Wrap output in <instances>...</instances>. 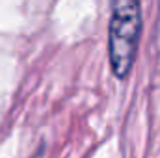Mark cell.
<instances>
[{
	"label": "cell",
	"mask_w": 160,
	"mask_h": 158,
	"mask_svg": "<svg viewBox=\"0 0 160 158\" xmlns=\"http://www.w3.org/2000/svg\"><path fill=\"white\" fill-rule=\"evenodd\" d=\"M108 58L114 77L125 80L128 77L142 36V6L140 0H108Z\"/></svg>",
	"instance_id": "6da1fadb"
}]
</instances>
